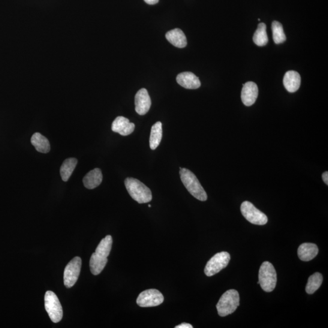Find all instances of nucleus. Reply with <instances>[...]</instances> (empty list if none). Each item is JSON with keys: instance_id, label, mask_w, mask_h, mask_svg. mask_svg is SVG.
Masks as SVG:
<instances>
[{"instance_id": "1", "label": "nucleus", "mask_w": 328, "mask_h": 328, "mask_svg": "<svg viewBox=\"0 0 328 328\" xmlns=\"http://www.w3.org/2000/svg\"><path fill=\"white\" fill-rule=\"evenodd\" d=\"M113 239L111 236H107L99 244L96 252L93 253L90 258V270L94 274H99L104 270L108 262L112 248Z\"/></svg>"}, {"instance_id": "2", "label": "nucleus", "mask_w": 328, "mask_h": 328, "mask_svg": "<svg viewBox=\"0 0 328 328\" xmlns=\"http://www.w3.org/2000/svg\"><path fill=\"white\" fill-rule=\"evenodd\" d=\"M179 168L180 179L190 194L198 200L206 201L207 200V195L197 177L186 168Z\"/></svg>"}, {"instance_id": "3", "label": "nucleus", "mask_w": 328, "mask_h": 328, "mask_svg": "<svg viewBox=\"0 0 328 328\" xmlns=\"http://www.w3.org/2000/svg\"><path fill=\"white\" fill-rule=\"evenodd\" d=\"M125 185L130 197L138 203H148L152 200L150 189L140 180L127 177L125 180Z\"/></svg>"}, {"instance_id": "4", "label": "nucleus", "mask_w": 328, "mask_h": 328, "mask_svg": "<svg viewBox=\"0 0 328 328\" xmlns=\"http://www.w3.org/2000/svg\"><path fill=\"white\" fill-rule=\"evenodd\" d=\"M240 305L239 292L235 290H228L222 295L216 305L218 313L221 317L232 314Z\"/></svg>"}, {"instance_id": "5", "label": "nucleus", "mask_w": 328, "mask_h": 328, "mask_svg": "<svg viewBox=\"0 0 328 328\" xmlns=\"http://www.w3.org/2000/svg\"><path fill=\"white\" fill-rule=\"evenodd\" d=\"M258 284L260 285L262 290L267 293L274 290L277 276L276 270L272 264L268 261H264L261 264L258 275Z\"/></svg>"}, {"instance_id": "6", "label": "nucleus", "mask_w": 328, "mask_h": 328, "mask_svg": "<svg viewBox=\"0 0 328 328\" xmlns=\"http://www.w3.org/2000/svg\"><path fill=\"white\" fill-rule=\"evenodd\" d=\"M44 306L51 321L59 323L63 317V309L58 297L53 291H48L45 294Z\"/></svg>"}, {"instance_id": "7", "label": "nucleus", "mask_w": 328, "mask_h": 328, "mask_svg": "<svg viewBox=\"0 0 328 328\" xmlns=\"http://www.w3.org/2000/svg\"><path fill=\"white\" fill-rule=\"evenodd\" d=\"M230 255L226 252H221L215 254L207 262L204 272L207 276H212L226 267L229 263Z\"/></svg>"}, {"instance_id": "8", "label": "nucleus", "mask_w": 328, "mask_h": 328, "mask_svg": "<svg viewBox=\"0 0 328 328\" xmlns=\"http://www.w3.org/2000/svg\"><path fill=\"white\" fill-rule=\"evenodd\" d=\"M241 212L244 217L253 224L263 225L268 221L267 216L249 201H245L242 203Z\"/></svg>"}, {"instance_id": "9", "label": "nucleus", "mask_w": 328, "mask_h": 328, "mask_svg": "<svg viewBox=\"0 0 328 328\" xmlns=\"http://www.w3.org/2000/svg\"><path fill=\"white\" fill-rule=\"evenodd\" d=\"M163 295L157 290L151 289L142 292L138 296L136 302L138 306L143 308L154 307L161 305L163 303Z\"/></svg>"}, {"instance_id": "10", "label": "nucleus", "mask_w": 328, "mask_h": 328, "mask_svg": "<svg viewBox=\"0 0 328 328\" xmlns=\"http://www.w3.org/2000/svg\"><path fill=\"white\" fill-rule=\"evenodd\" d=\"M82 260L79 257H75L66 266L64 271V285L71 288L76 284L80 273Z\"/></svg>"}, {"instance_id": "11", "label": "nucleus", "mask_w": 328, "mask_h": 328, "mask_svg": "<svg viewBox=\"0 0 328 328\" xmlns=\"http://www.w3.org/2000/svg\"><path fill=\"white\" fill-rule=\"evenodd\" d=\"M135 110L139 115H145L151 107L152 101L148 91L145 88L139 90L135 96Z\"/></svg>"}, {"instance_id": "12", "label": "nucleus", "mask_w": 328, "mask_h": 328, "mask_svg": "<svg viewBox=\"0 0 328 328\" xmlns=\"http://www.w3.org/2000/svg\"><path fill=\"white\" fill-rule=\"evenodd\" d=\"M135 125L129 122V119L123 116H119L114 119L111 129L115 133H119L123 136H128L134 130Z\"/></svg>"}, {"instance_id": "13", "label": "nucleus", "mask_w": 328, "mask_h": 328, "mask_svg": "<svg viewBox=\"0 0 328 328\" xmlns=\"http://www.w3.org/2000/svg\"><path fill=\"white\" fill-rule=\"evenodd\" d=\"M258 88L257 84L248 82L243 85L242 91V100L247 107L252 106L258 98Z\"/></svg>"}, {"instance_id": "14", "label": "nucleus", "mask_w": 328, "mask_h": 328, "mask_svg": "<svg viewBox=\"0 0 328 328\" xmlns=\"http://www.w3.org/2000/svg\"><path fill=\"white\" fill-rule=\"evenodd\" d=\"M176 81L179 85L186 89H196L201 86L199 78L191 72H183L177 75Z\"/></svg>"}, {"instance_id": "15", "label": "nucleus", "mask_w": 328, "mask_h": 328, "mask_svg": "<svg viewBox=\"0 0 328 328\" xmlns=\"http://www.w3.org/2000/svg\"><path fill=\"white\" fill-rule=\"evenodd\" d=\"M318 253L317 246L313 243H303L298 249V256L303 261H311L317 255Z\"/></svg>"}, {"instance_id": "16", "label": "nucleus", "mask_w": 328, "mask_h": 328, "mask_svg": "<svg viewBox=\"0 0 328 328\" xmlns=\"http://www.w3.org/2000/svg\"><path fill=\"white\" fill-rule=\"evenodd\" d=\"M285 88L290 92H295L299 89L301 84L300 74L295 71H289L284 79Z\"/></svg>"}, {"instance_id": "17", "label": "nucleus", "mask_w": 328, "mask_h": 328, "mask_svg": "<svg viewBox=\"0 0 328 328\" xmlns=\"http://www.w3.org/2000/svg\"><path fill=\"white\" fill-rule=\"evenodd\" d=\"M165 37H166L167 40L174 46L183 48L188 44L185 35L180 29L176 28L171 30L167 32Z\"/></svg>"}, {"instance_id": "18", "label": "nucleus", "mask_w": 328, "mask_h": 328, "mask_svg": "<svg viewBox=\"0 0 328 328\" xmlns=\"http://www.w3.org/2000/svg\"><path fill=\"white\" fill-rule=\"evenodd\" d=\"M103 179L102 171L99 168L90 171L83 177V182L84 186L88 189H94L100 185Z\"/></svg>"}, {"instance_id": "19", "label": "nucleus", "mask_w": 328, "mask_h": 328, "mask_svg": "<svg viewBox=\"0 0 328 328\" xmlns=\"http://www.w3.org/2000/svg\"><path fill=\"white\" fill-rule=\"evenodd\" d=\"M31 142L37 152L47 153L50 151L51 147L49 140L40 133H35L32 135Z\"/></svg>"}, {"instance_id": "20", "label": "nucleus", "mask_w": 328, "mask_h": 328, "mask_svg": "<svg viewBox=\"0 0 328 328\" xmlns=\"http://www.w3.org/2000/svg\"><path fill=\"white\" fill-rule=\"evenodd\" d=\"M162 138V125L158 122L152 126L150 137V147L154 150L157 148L161 142Z\"/></svg>"}, {"instance_id": "21", "label": "nucleus", "mask_w": 328, "mask_h": 328, "mask_svg": "<svg viewBox=\"0 0 328 328\" xmlns=\"http://www.w3.org/2000/svg\"><path fill=\"white\" fill-rule=\"evenodd\" d=\"M77 164L76 158H68L66 159L60 167V176L63 181L67 182L73 173Z\"/></svg>"}, {"instance_id": "22", "label": "nucleus", "mask_w": 328, "mask_h": 328, "mask_svg": "<svg viewBox=\"0 0 328 328\" xmlns=\"http://www.w3.org/2000/svg\"><path fill=\"white\" fill-rule=\"evenodd\" d=\"M253 40L258 46H265L268 43L266 32V25L263 23L259 24L258 28L256 30Z\"/></svg>"}, {"instance_id": "23", "label": "nucleus", "mask_w": 328, "mask_h": 328, "mask_svg": "<svg viewBox=\"0 0 328 328\" xmlns=\"http://www.w3.org/2000/svg\"><path fill=\"white\" fill-rule=\"evenodd\" d=\"M323 282V276L321 273L316 272L310 276L306 285V291L308 294H312L317 291Z\"/></svg>"}, {"instance_id": "24", "label": "nucleus", "mask_w": 328, "mask_h": 328, "mask_svg": "<svg viewBox=\"0 0 328 328\" xmlns=\"http://www.w3.org/2000/svg\"><path fill=\"white\" fill-rule=\"evenodd\" d=\"M273 39L276 44L284 43L287 40V37L284 32V28L280 23L274 21L272 24Z\"/></svg>"}, {"instance_id": "25", "label": "nucleus", "mask_w": 328, "mask_h": 328, "mask_svg": "<svg viewBox=\"0 0 328 328\" xmlns=\"http://www.w3.org/2000/svg\"><path fill=\"white\" fill-rule=\"evenodd\" d=\"M175 328H193V326L191 324L183 323L179 325H177V326H175Z\"/></svg>"}, {"instance_id": "26", "label": "nucleus", "mask_w": 328, "mask_h": 328, "mask_svg": "<svg viewBox=\"0 0 328 328\" xmlns=\"http://www.w3.org/2000/svg\"><path fill=\"white\" fill-rule=\"evenodd\" d=\"M322 178H323V181L327 185H328V172L327 171H326V172L323 173V174H322Z\"/></svg>"}, {"instance_id": "27", "label": "nucleus", "mask_w": 328, "mask_h": 328, "mask_svg": "<svg viewBox=\"0 0 328 328\" xmlns=\"http://www.w3.org/2000/svg\"><path fill=\"white\" fill-rule=\"evenodd\" d=\"M144 1H145L147 4L153 5L157 4L159 0H144Z\"/></svg>"}, {"instance_id": "28", "label": "nucleus", "mask_w": 328, "mask_h": 328, "mask_svg": "<svg viewBox=\"0 0 328 328\" xmlns=\"http://www.w3.org/2000/svg\"><path fill=\"white\" fill-rule=\"evenodd\" d=\"M149 207H152V206H151V205H150V204H149Z\"/></svg>"}]
</instances>
